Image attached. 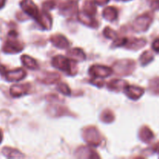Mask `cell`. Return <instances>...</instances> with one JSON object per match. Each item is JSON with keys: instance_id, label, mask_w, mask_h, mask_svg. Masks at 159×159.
I'll return each instance as SVG.
<instances>
[{"instance_id": "cell-1", "label": "cell", "mask_w": 159, "mask_h": 159, "mask_svg": "<svg viewBox=\"0 0 159 159\" xmlns=\"http://www.w3.org/2000/svg\"><path fill=\"white\" fill-rule=\"evenodd\" d=\"M53 66L70 75H74L76 73L75 61L62 55H57L53 57L51 61Z\"/></svg>"}, {"instance_id": "cell-2", "label": "cell", "mask_w": 159, "mask_h": 159, "mask_svg": "<svg viewBox=\"0 0 159 159\" xmlns=\"http://www.w3.org/2000/svg\"><path fill=\"white\" fill-rule=\"evenodd\" d=\"M18 34L15 30H11L8 34V39L2 47L3 52L6 54H17L23 50V43L18 40Z\"/></svg>"}, {"instance_id": "cell-3", "label": "cell", "mask_w": 159, "mask_h": 159, "mask_svg": "<svg viewBox=\"0 0 159 159\" xmlns=\"http://www.w3.org/2000/svg\"><path fill=\"white\" fill-rule=\"evenodd\" d=\"M135 62L129 59L120 60L113 64V70L115 73L119 75H129L135 69Z\"/></svg>"}, {"instance_id": "cell-4", "label": "cell", "mask_w": 159, "mask_h": 159, "mask_svg": "<svg viewBox=\"0 0 159 159\" xmlns=\"http://www.w3.org/2000/svg\"><path fill=\"white\" fill-rule=\"evenodd\" d=\"M153 21V14L152 12H145L137 17L133 23V30L136 32H144L150 27Z\"/></svg>"}, {"instance_id": "cell-5", "label": "cell", "mask_w": 159, "mask_h": 159, "mask_svg": "<svg viewBox=\"0 0 159 159\" xmlns=\"http://www.w3.org/2000/svg\"><path fill=\"white\" fill-rule=\"evenodd\" d=\"M82 137L87 144L92 147H97L102 142V138L99 130L95 127H88L83 130Z\"/></svg>"}, {"instance_id": "cell-6", "label": "cell", "mask_w": 159, "mask_h": 159, "mask_svg": "<svg viewBox=\"0 0 159 159\" xmlns=\"http://www.w3.org/2000/svg\"><path fill=\"white\" fill-rule=\"evenodd\" d=\"M113 71V68L99 65H93L89 69V73L94 79H105L111 75Z\"/></svg>"}, {"instance_id": "cell-7", "label": "cell", "mask_w": 159, "mask_h": 159, "mask_svg": "<svg viewBox=\"0 0 159 159\" xmlns=\"http://www.w3.org/2000/svg\"><path fill=\"white\" fill-rule=\"evenodd\" d=\"M20 7L25 13L27 14L29 16L35 19L36 20H37L40 16V12L39 11L38 7L32 0H23L20 2Z\"/></svg>"}, {"instance_id": "cell-8", "label": "cell", "mask_w": 159, "mask_h": 159, "mask_svg": "<svg viewBox=\"0 0 159 159\" xmlns=\"http://www.w3.org/2000/svg\"><path fill=\"white\" fill-rule=\"evenodd\" d=\"M124 93L126 96L133 100H137L140 99L144 95V89L141 87L136 86V85H128L124 88Z\"/></svg>"}, {"instance_id": "cell-9", "label": "cell", "mask_w": 159, "mask_h": 159, "mask_svg": "<svg viewBox=\"0 0 159 159\" xmlns=\"http://www.w3.org/2000/svg\"><path fill=\"white\" fill-rule=\"evenodd\" d=\"M5 78L8 82H18L26 76V72L23 68H16L12 71H5Z\"/></svg>"}, {"instance_id": "cell-10", "label": "cell", "mask_w": 159, "mask_h": 159, "mask_svg": "<svg viewBox=\"0 0 159 159\" xmlns=\"http://www.w3.org/2000/svg\"><path fill=\"white\" fill-rule=\"evenodd\" d=\"M75 156L78 158H86V159H93V158H99V155L93 150L92 148L89 147H82L79 148L75 152Z\"/></svg>"}, {"instance_id": "cell-11", "label": "cell", "mask_w": 159, "mask_h": 159, "mask_svg": "<svg viewBox=\"0 0 159 159\" xmlns=\"http://www.w3.org/2000/svg\"><path fill=\"white\" fill-rule=\"evenodd\" d=\"M79 0H65L60 6V10L64 15H71L75 13L78 9Z\"/></svg>"}, {"instance_id": "cell-12", "label": "cell", "mask_w": 159, "mask_h": 159, "mask_svg": "<svg viewBox=\"0 0 159 159\" xmlns=\"http://www.w3.org/2000/svg\"><path fill=\"white\" fill-rule=\"evenodd\" d=\"M30 89V84H18L13 85L10 88V95L12 97H20L27 94Z\"/></svg>"}, {"instance_id": "cell-13", "label": "cell", "mask_w": 159, "mask_h": 159, "mask_svg": "<svg viewBox=\"0 0 159 159\" xmlns=\"http://www.w3.org/2000/svg\"><path fill=\"white\" fill-rule=\"evenodd\" d=\"M93 16H94L89 15V14L83 12V11L79 12V14H78V18H79V20L81 23L86 25L87 26H89V27L97 28L98 26H99V23H98L97 20Z\"/></svg>"}, {"instance_id": "cell-14", "label": "cell", "mask_w": 159, "mask_h": 159, "mask_svg": "<svg viewBox=\"0 0 159 159\" xmlns=\"http://www.w3.org/2000/svg\"><path fill=\"white\" fill-rule=\"evenodd\" d=\"M51 42L54 46L57 48H61V49H65L70 46V43L68 39L63 35L61 34H56L51 37Z\"/></svg>"}, {"instance_id": "cell-15", "label": "cell", "mask_w": 159, "mask_h": 159, "mask_svg": "<svg viewBox=\"0 0 159 159\" xmlns=\"http://www.w3.org/2000/svg\"><path fill=\"white\" fill-rule=\"evenodd\" d=\"M37 21L45 30H50L52 27V18L48 11L43 10V12H40Z\"/></svg>"}, {"instance_id": "cell-16", "label": "cell", "mask_w": 159, "mask_h": 159, "mask_svg": "<svg viewBox=\"0 0 159 159\" xmlns=\"http://www.w3.org/2000/svg\"><path fill=\"white\" fill-rule=\"evenodd\" d=\"M61 79L60 75L56 72H47L43 74L40 78H39V81L40 82L46 85H52V84L57 83Z\"/></svg>"}, {"instance_id": "cell-17", "label": "cell", "mask_w": 159, "mask_h": 159, "mask_svg": "<svg viewBox=\"0 0 159 159\" xmlns=\"http://www.w3.org/2000/svg\"><path fill=\"white\" fill-rule=\"evenodd\" d=\"M147 42H146L145 39L143 38H127V43L125 44V46L127 48L130 50H134V51H136V50L141 49V48H143L144 46H145Z\"/></svg>"}, {"instance_id": "cell-18", "label": "cell", "mask_w": 159, "mask_h": 159, "mask_svg": "<svg viewBox=\"0 0 159 159\" xmlns=\"http://www.w3.org/2000/svg\"><path fill=\"white\" fill-rule=\"evenodd\" d=\"M68 56L75 61H82L86 58L85 52L81 48H79L70 49L68 51Z\"/></svg>"}, {"instance_id": "cell-19", "label": "cell", "mask_w": 159, "mask_h": 159, "mask_svg": "<svg viewBox=\"0 0 159 159\" xmlns=\"http://www.w3.org/2000/svg\"><path fill=\"white\" fill-rule=\"evenodd\" d=\"M127 85V82L123 79H113L108 82L107 87L113 91H120V90H124Z\"/></svg>"}, {"instance_id": "cell-20", "label": "cell", "mask_w": 159, "mask_h": 159, "mask_svg": "<svg viewBox=\"0 0 159 159\" xmlns=\"http://www.w3.org/2000/svg\"><path fill=\"white\" fill-rule=\"evenodd\" d=\"M139 138L143 142L149 143L154 138V134L149 127H143L139 131Z\"/></svg>"}, {"instance_id": "cell-21", "label": "cell", "mask_w": 159, "mask_h": 159, "mask_svg": "<svg viewBox=\"0 0 159 159\" xmlns=\"http://www.w3.org/2000/svg\"><path fill=\"white\" fill-rule=\"evenodd\" d=\"M102 16H103L104 19L108 21H114L117 18V9L113 6H108L104 9L103 12H102Z\"/></svg>"}, {"instance_id": "cell-22", "label": "cell", "mask_w": 159, "mask_h": 159, "mask_svg": "<svg viewBox=\"0 0 159 159\" xmlns=\"http://www.w3.org/2000/svg\"><path fill=\"white\" fill-rule=\"evenodd\" d=\"M2 154L9 158H23L24 155L18 151L17 149L12 148L6 147L2 149Z\"/></svg>"}, {"instance_id": "cell-23", "label": "cell", "mask_w": 159, "mask_h": 159, "mask_svg": "<svg viewBox=\"0 0 159 159\" xmlns=\"http://www.w3.org/2000/svg\"><path fill=\"white\" fill-rule=\"evenodd\" d=\"M21 61L23 64V65L29 69L35 70L38 68V65H37L36 60H34L33 57H31L29 55H26V54H23L21 56Z\"/></svg>"}, {"instance_id": "cell-24", "label": "cell", "mask_w": 159, "mask_h": 159, "mask_svg": "<svg viewBox=\"0 0 159 159\" xmlns=\"http://www.w3.org/2000/svg\"><path fill=\"white\" fill-rule=\"evenodd\" d=\"M154 60V54L153 53L151 52L150 51H146L141 54L140 57V63L143 66L148 65L150 62H152Z\"/></svg>"}, {"instance_id": "cell-25", "label": "cell", "mask_w": 159, "mask_h": 159, "mask_svg": "<svg viewBox=\"0 0 159 159\" xmlns=\"http://www.w3.org/2000/svg\"><path fill=\"white\" fill-rule=\"evenodd\" d=\"M82 11L89 14V15L94 16L96 12V8L94 2L90 1V0L85 1L83 5V10Z\"/></svg>"}, {"instance_id": "cell-26", "label": "cell", "mask_w": 159, "mask_h": 159, "mask_svg": "<svg viewBox=\"0 0 159 159\" xmlns=\"http://www.w3.org/2000/svg\"><path fill=\"white\" fill-rule=\"evenodd\" d=\"M114 114L110 110H106L101 113L100 120L104 123H111L114 120Z\"/></svg>"}, {"instance_id": "cell-27", "label": "cell", "mask_w": 159, "mask_h": 159, "mask_svg": "<svg viewBox=\"0 0 159 159\" xmlns=\"http://www.w3.org/2000/svg\"><path fill=\"white\" fill-rule=\"evenodd\" d=\"M149 90L154 94H159V77L152 79L149 82Z\"/></svg>"}, {"instance_id": "cell-28", "label": "cell", "mask_w": 159, "mask_h": 159, "mask_svg": "<svg viewBox=\"0 0 159 159\" xmlns=\"http://www.w3.org/2000/svg\"><path fill=\"white\" fill-rule=\"evenodd\" d=\"M103 34L107 38L112 39V40H115V39H116L118 37L117 33H116L114 30L109 27V26H107V27L104 29Z\"/></svg>"}, {"instance_id": "cell-29", "label": "cell", "mask_w": 159, "mask_h": 159, "mask_svg": "<svg viewBox=\"0 0 159 159\" xmlns=\"http://www.w3.org/2000/svg\"><path fill=\"white\" fill-rule=\"evenodd\" d=\"M57 89L65 96H70L71 95V89L68 87V85L65 83L58 84V85L57 86Z\"/></svg>"}, {"instance_id": "cell-30", "label": "cell", "mask_w": 159, "mask_h": 159, "mask_svg": "<svg viewBox=\"0 0 159 159\" xmlns=\"http://www.w3.org/2000/svg\"><path fill=\"white\" fill-rule=\"evenodd\" d=\"M43 10H46L48 11L50 9H53V8L55 6V2L53 1H48V2H45L43 5Z\"/></svg>"}, {"instance_id": "cell-31", "label": "cell", "mask_w": 159, "mask_h": 159, "mask_svg": "<svg viewBox=\"0 0 159 159\" xmlns=\"http://www.w3.org/2000/svg\"><path fill=\"white\" fill-rule=\"evenodd\" d=\"M152 49L155 52L159 53V38H156L152 43Z\"/></svg>"}, {"instance_id": "cell-32", "label": "cell", "mask_w": 159, "mask_h": 159, "mask_svg": "<svg viewBox=\"0 0 159 159\" xmlns=\"http://www.w3.org/2000/svg\"><path fill=\"white\" fill-rule=\"evenodd\" d=\"M151 6L154 10H159V0H153L151 3Z\"/></svg>"}, {"instance_id": "cell-33", "label": "cell", "mask_w": 159, "mask_h": 159, "mask_svg": "<svg viewBox=\"0 0 159 159\" xmlns=\"http://www.w3.org/2000/svg\"><path fill=\"white\" fill-rule=\"evenodd\" d=\"M109 1H110V0H93V2H94L96 5H99V6H103V5L108 3Z\"/></svg>"}, {"instance_id": "cell-34", "label": "cell", "mask_w": 159, "mask_h": 159, "mask_svg": "<svg viewBox=\"0 0 159 159\" xmlns=\"http://www.w3.org/2000/svg\"><path fill=\"white\" fill-rule=\"evenodd\" d=\"M153 151L154 152H157V153H159V142L155 144L153 147Z\"/></svg>"}, {"instance_id": "cell-35", "label": "cell", "mask_w": 159, "mask_h": 159, "mask_svg": "<svg viewBox=\"0 0 159 159\" xmlns=\"http://www.w3.org/2000/svg\"><path fill=\"white\" fill-rule=\"evenodd\" d=\"M6 0H0V9H2V8L4 6L5 3H6Z\"/></svg>"}, {"instance_id": "cell-36", "label": "cell", "mask_w": 159, "mask_h": 159, "mask_svg": "<svg viewBox=\"0 0 159 159\" xmlns=\"http://www.w3.org/2000/svg\"><path fill=\"white\" fill-rule=\"evenodd\" d=\"M2 138H3L2 132V130H0V144H1V143H2Z\"/></svg>"}, {"instance_id": "cell-37", "label": "cell", "mask_w": 159, "mask_h": 159, "mask_svg": "<svg viewBox=\"0 0 159 159\" xmlns=\"http://www.w3.org/2000/svg\"><path fill=\"white\" fill-rule=\"evenodd\" d=\"M0 71H2V72H5V68L3 66H1V65H0Z\"/></svg>"}, {"instance_id": "cell-38", "label": "cell", "mask_w": 159, "mask_h": 159, "mask_svg": "<svg viewBox=\"0 0 159 159\" xmlns=\"http://www.w3.org/2000/svg\"><path fill=\"white\" fill-rule=\"evenodd\" d=\"M124 1H125V2H127V1H130V0H124Z\"/></svg>"}]
</instances>
